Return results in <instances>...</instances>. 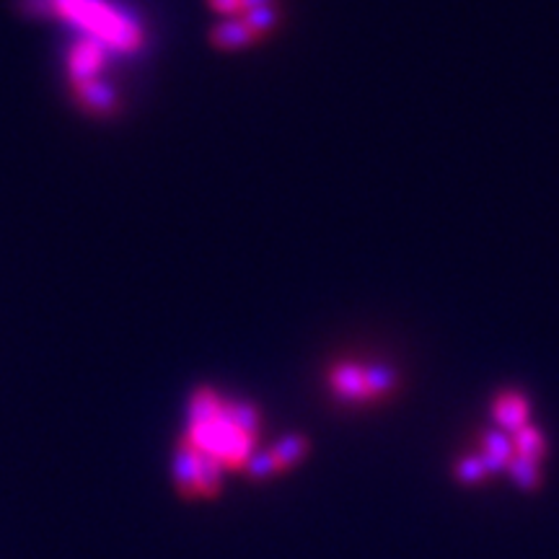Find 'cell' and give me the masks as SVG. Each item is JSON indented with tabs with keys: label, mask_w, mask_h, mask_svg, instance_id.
Segmentation results:
<instances>
[{
	"label": "cell",
	"mask_w": 559,
	"mask_h": 559,
	"mask_svg": "<svg viewBox=\"0 0 559 559\" xmlns=\"http://www.w3.org/2000/svg\"><path fill=\"white\" fill-rule=\"evenodd\" d=\"M102 60H104V50L99 47V41L94 39L79 41V45L70 50V81L94 79L96 70L102 68Z\"/></svg>",
	"instance_id": "ba28073f"
},
{
	"label": "cell",
	"mask_w": 559,
	"mask_h": 559,
	"mask_svg": "<svg viewBox=\"0 0 559 559\" xmlns=\"http://www.w3.org/2000/svg\"><path fill=\"white\" fill-rule=\"evenodd\" d=\"M70 88H73V96L79 104L91 115L96 117H109L120 109V102H117L115 88L107 86V83L99 79H83V81H70Z\"/></svg>",
	"instance_id": "8992f818"
},
{
	"label": "cell",
	"mask_w": 559,
	"mask_h": 559,
	"mask_svg": "<svg viewBox=\"0 0 559 559\" xmlns=\"http://www.w3.org/2000/svg\"><path fill=\"white\" fill-rule=\"evenodd\" d=\"M181 438L223 472H247L260 440V412L249 402L223 400L218 391L198 389Z\"/></svg>",
	"instance_id": "6da1fadb"
},
{
	"label": "cell",
	"mask_w": 559,
	"mask_h": 559,
	"mask_svg": "<svg viewBox=\"0 0 559 559\" xmlns=\"http://www.w3.org/2000/svg\"><path fill=\"white\" fill-rule=\"evenodd\" d=\"M309 451V440L300 436H290L283 438L280 443L272 445L267 453L262 456H254L249 464V474L251 477H270V474H283L288 472L290 466H296L300 459L306 456Z\"/></svg>",
	"instance_id": "5b68a950"
},
{
	"label": "cell",
	"mask_w": 559,
	"mask_h": 559,
	"mask_svg": "<svg viewBox=\"0 0 559 559\" xmlns=\"http://www.w3.org/2000/svg\"><path fill=\"white\" fill-rule=\"evenodd\" d=\"M210 39H213L215 47H223V50H236V47L251 45V41L262 39L260 34L251 32L241 19L226 21V24H218L213 32H210Z\"/></svg>",
	"instance_id": "9c48e42d"
},
{
	"label": "cell",
	"mask_w": 559,
	"mask_h": 559,
	"mask_svg": "<svg viewBox=\"0 0 559 559\" xmlns=\"http://www.w3.org/2000/svg\"><path fill=\"white\" fill-rule=\"evenodd\" d=\"M174 481H177L181 498H215L223 485V469L215 461L179 438L177 453H174Z\"/></svg>",
	"instance_id": "7a4b0ae2"
},
{
	"label": "cell",
	"mask_w": 559,
	"mask_h": 559,
	"mask_svg": "<svg viewBox=\"0 0 559 559\" xmlns=\"http://www.w3.org/2000/svg\"><path fill=\"white\" fill-rule=\"evenodd\" d=\"M218 13H247V0H210Z\"/></svg>",
	"instance_id": "30bf717a"
},
{
	"label": "cell",
	"mask_w": 559,
	"mask_h": 559,
	"mask_svg": "<svg viewBox=\"0 0 559 559\" xmlns=\"http://www.w3.org/2000/svg\"><path fill=\"white\" fill-rule=\"evenodd\" d=\"M492 417L502 432H515L528 425V402L515 391H502L492 402Z\"/></svg>",
	"instance_id": "52a82bcc"
},
{
	"label": "cell",
	"mask_w": 559,
	"mask_h": 559,
	"mask_svg": "<svg viewBox=\"0 0 559 559\" xmlns=\"http://www.w3.org/2000/svg\"><path fill=\"white\" fill-rule=\"evenodd\" d=\"M45 5H52V11L60 13V16H73L75 21H81V24L86 21L91 29L104 34V37L115 41V45L135 47L140 39L138 29H132V26L124 24L115 11H109L107 5H99L96 0H45V3H39V11L45 9Z\"/></svg>",
	"instance_id": "277c9868"
},
{
	"label": "cell",
	"mask_w": 559,
	"mask_h": 559,
	"mask_svg": "<svg viewBox=\"0 0 559 559\" xmlns=\"http://www.w3.org/2000/svg\"><path fill=\"white\" fill-rule=\"evenodd\" d=\"M330 386L340 400L362 404L373 402L394 389V373L381 366H362V362H342L332 370Z\"/></svg>",
	"instance_id": "3957f363"
}]
</instances>
